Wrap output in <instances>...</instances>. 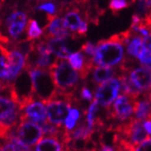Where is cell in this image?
I'll list each match as a JSON object with an SVG mask.
<instances>
[{
    "instance_id": "obj_20",
    "label": "cell",
    "mask_w": 151,
    "mask_h": 151,
    "mask_svg": "<svg viewBox=\"0 0 151 151\" xmlns=\"http://www.w3.org/2000/svg\"><path fill=\"white\" fill-rule=\"evenodd\" d=\"M86 56L81 51L75 52L68 57V62L75 70L79 72V74L84 70L86 66Z\"/></svg>"
},
{
    "instance_id": "obj_28",
    "label": "cell",
    "mask_w": 151,
    "mask_h": 151,
    "mask_svg": "<svg viewBox=\"0 0 151 151\" xmlns=\"http://www.w3.org/2000/svg\"><path fill=\"white\" fill-rule=\"evenodd\" d=\"M80 96L82 98V100H85L87 101H91L93 95L92 92L90 91V89L87 87H83L81 88V91H80Z\"/></svg>"
},
{
    "instance_id": "obj_10",
    "label": "cell",
    "mask_w": 151,
    "mask_h": 151,
    "mask_svg": "<svg viewBox=\"0 0 151 151\" xmlns=\"http://www.w3.org/2000/svg\"><path fill=\"white\" fill-rule=\"evenodd\" d=\"M48 119L46 105L42 101H33L21 111L20 121H29L36 123L39 125L46 122Z\"/></svg>"
},
{
    "instance_id": "obj_2",
    "label": "cell",
    "mask_w": 151,
    "mask_h": 151,
    "mask_svg": "<svg viewBox=\"0 0 151 151\" xmlns=\"http://www.w3.org/2000/svg\"><path fill=\"white\" fill-rule=\"evenodd\" d=\"M55 85L59 90L65 92H76L80 76L65 59L56 58L49 68Z\"/></svg>"
},
{
    "instance_id": "obj_24",
    "label": "cell",
    "mask_w": 151,
    "mask_h": 151,
    "mask_svg": "<svg viewBox=\"0 0 151 151\" xmlns=\"http://www.w3.org/2000/svg\"><path fill=\"white\" fill-rule=\"evenodd\" d=\"M35 10H40L47 13L48 15H52V16H56L57 15V5L46 2V3H41L35 7Z\"/></svg>"
},
{
    "instance_id": "obj_27",
    "label": "cell",
    "mask_w": 151,
    "mask_h": 151,
    "mask_svg": "<svg viewBox=\"0 0 151 151\" xmlns=\"http://www.w3.org/2000/svg\"><path fill=\"white\" fill-rule=\"evenodd\" d=\"M134 151H151V137L147 138L134 148Z\"/></svg>"
},
{
    "instance_id": "obj_33",
    "label": "cell",
    "mask_w": 151,
    "mask_h": 151,
    "mask_svg": "<svg viewBox=\"0 0 151 151\" xmlns=\"http://www.w3.org/2000/svg\"></svg>"
},
{
    "instance_id": "obj_4",
    "label": "cell",
    "mask_w": 151,
    "mask_h": 151,
    "mask_svg": "<svg viewBox=\"0 0 151 151\" xmlns=\"http://www.w3.org/2000/svg\"><path fill=\"white\" fill-rule=\"evenodd\" d=\"M28 21L27 11L19 10L15 7H11L4 21H2V27L7 34L6 37L9 38L12 42L28 40L26 31Z\"/></svg>"
},
{
    "instance_id": "obj_22",
    "label": "cell",
    "mask_w": 151,
    "mask_h": 151,
    "mask_svg": "<svg viewBox=\"0 0 151 151\" xmlns=\"http://www.w3.org/2000/svg\"><path fill=\"white\" fill-rule=\"evenodd\" d=\"M80 118V111L78 108H72L66 117L65 122V128L68 131H72L75 126L77 125Z\"/></svg>"
},
{
    "instance_id": "obj_29",
    "label": "cell",
    "mask_w": 151,
    "mask_h": 151,
    "mask_svg": "<svg viewBox=\"0 0 151 151\" xmlns=\"http://www.w3.org/2000/svg\"><path fill=\"white\" fill-rule=\"evenodd\" d=\"M87 32H88V22L86 20H83L82 23L80 24V26L78 28V31L77 32V35H78L79 37L83 38V37H85Z\"/></svg>"
},
{
    "instance_id": "obj_26",
    "label": "cell",
    "mask_w": 151,
    "mask_h": 151,
    "mask_svg": "<svg viewBox=\"0 0 151 151\" xmlns=\"http://www.w3.org/2000/svg\"><path fill=\"white\" fill-rule=\"evenodd\" d=\"M143 51L151 54V32L148 35L143 37Z\"/></svg>"
},
{
    "instance_id": "obj_30",
    "label": "cell",
    "mask_w": 151,
    "mask_h": 151,
    "mask_svg": "<svg viewBox=\"0 0 151 151\" xmlns=\"http://www.w3.org/2000/svg\"><path fill=\"white\" fill-rule=\"evenodd\" d=\"M144 127L148 135H151V119L144 121Z\"/></svg>"
},
{
    "instance_id": "obj_18",
    "label": "cell",
    "mask_w": 151,
    "mask_h": 151,
    "mask_svg": "<svg viewBox=\"0 0 151 151\" xmlns=\"http://www.w3.org/2000/svg\"><path fill=\"white\" fill-rule=\"evenodd\" d=\"M5 143L1 146V151H29L28 146L24 145L16 137H9L4 139Z\"/></svg>"
},
{
    "instance_id": "obj_25",
    "label": "cell",
    "mask_w": 151,
    "mask_h": 151,
    "mask_svg": "<svg viewBox=\"0 0 151 151\" xmlns=\"http://www.w3.org/2000/svg\"><path fill=\"white\" fill-rule=\"evenodd\" d=\"M96 49H97V45H95L91 42H87L85 43H83L80 47V51L85 55V56L91 59L94 58Z\"/></svg>"
},
{
    "instance_id": "obj_16",
    "label": "cell",
    "mask_w": 151,
    "mask_h": 151,
    "mask_svg": "<svg viewBox=\"0 0 151 151\" xmlns=\"http://www.w3.org/2000/svg\"><path fill=\"white\" fill-rule=\"evenodd\" d=\"M134 118L140 121L151 119V102L145 98L134 101Z\"/></svg>"
},
{
    "instance_id": "obj_15",
    "label": "cell",
    "mask_w": 151,
    "mask_h": 151,
    "mask_svg": "<svg viewBox=\"0 0 151 151\" xmlns=\"http://www.w3.org/2000/svg\"><path fill=\"white\" fill-rule=\"evenodd\" d=\"M118 74L117 71L112 67L107 66H95L92 69V82L95 84H102L111 78Z\"/></svg>"
},
{
    "instance_id": "obj_21",
    "label": "cell",
    "mask_w": 151,
    "mask_h": 151,
    "mask_svg": "<svg viewBox=\"0 0 151 151\" xmlns=\"http://www.w3.org/2000/svg\"><path fill=\"white\" fill-rule=\"evenodd\" d=\"M98 110H99V104L96 101L90 103L89 107L86 112L87 114V124L91 130H95L94 126L96 124V118H97V113Z\"/></svg>"
},
{
    "instance_id": "obj_6",
    "label": "cell",
    "mask_w": 151,
    "mask_h": 151,
    "mask_svg": "<svg viewBox=\"0 0 151 151\" xmlns=\"http://www.w3.org/2000/svg\"><path fill=\"white\" fill-rule=\"evenodd\" d=\"M42 134L43 132L41 125L31 121H20L19 124L13 128L4 139L9 138V137H16L24 145L29 147L37 144L42 139Z\"/></svg>"
},
{
    "instance_id": "obj_11",
    "label": "cell",
    "mask_w": 151,
    "mask_h": 151,
    "mask_svg": "<svg viewBox=\"0 0 151 151\" xmlns=\"http://www.w3.org/2000/svg\"><path fill=\"white\" fill-rule=\"evenodd\" d=\"M127 73L133 85L138 89V91L142 93L151 90V68L142 65Z\"/></svg>"
},
{
    "instance_id": "obj_31",
    "label": "cell",
    "mask_w": 151,
    "mask_h": 151,
    "mask_svg": "<svg viewBox=\"0 0 151 151\" xmlns=\"http://www.w3.org/2000/svg\"><path fill=\"white\" fill-rule=\"evenodd\" d=\"M45 0H38V5H39L40 3H42V2H44Z\"/></svg>"
},
{
    "instance_id": "obj_13",
    "label": "cell",
    "mask_w": 151,
    "mask_h": 151,
    "mask_svg": "<svg viewBox=\"0 0 151 151\" xmlns=\"http://www.w3.org/2000/svg\"><path fill=\"white\" fill-rule=\"evenodd\" d=\"M34 151H65V149L58 137H47L37 143Z\"/></svg>"
},
{
    "instance_id": "obj_17",
    "label": "cell",
    "mask_w": 151,
    "mask_h": 151,
    "mask_svg": "<svg viewBox=\"0 0 151 151\" xmlns=\"http://www.w3.org/2000/svg\"><path fill=\"white\" fill-rule=\"evenodd\" d=\"M126 46V52L128 55L133 58H138L143 49V37L134 33Z\"/></svg>"
},
{
    "instance_id": "obj_8",
    "label": "cell",
    "mask_w": 151,
    "mask_h": 151,
    "mask_svg": "<svg viewBox=\"0 0 151 151\" xmlns=\"http://www.w3.org/2000/svg\"><path fill=\"white\" fill-rule=\"evenodd\" d=\"M135 101L137 100H133L127 95H120L113 103V106L109 111L108 114L111 118L118 119L120 121H123V122L130 120L133 113H134Z\"/></svg>"
},
{
    "instance_id": "obj_1",
    "label": "cell",
    "mask_w": 151,
    "mask_h": 151,
    "mask_svg": "<svg viewBox=\"0 0 151 151\" xmlns=\"http://www.w3.org/2000/svg\"><path fill=\"white\" fill-rule=\"evenodd\" d=\"M134 34L131 29L119 32L106 40H101L97 43V49L93 58L97 66L111 67L123 63L124 59V46L127 45Z\"/></svg>"
},
{
    "instance_id": "obj_23",
    "label": "cell",
    "mask_w": 151,
    "mask_h": 151,
    "mask_svg": "<svg viewBox=\"0 0 151 151\" xmlns=\"http://www.w3.org/2000/svg\"><path fill=\"white\" fill-rule=\"evenodd\" d=\"M129 5L130 2H128V0H111L109 9L115 16H117L121 10L126 9Z\"/></svg>"
},
{
    "instance_id": "obj_7",
    "label": "cell",
    "mask_w": 151,
    "mask_h": 151,
    "mask_svg": "<svg viewBox=\"0 0 151 151\" xmlns=\"http://www.w3.org/2000/svg\"><path fill=\"white\" fill-rule=\"evenodd\" d=\"M120 89H122L120 79L113 78L97 87L95 90V101L100 106L109 108L110 105L119 97Z\"/></svg>"
},
{
    "instance_id": "obj_14",
    "label": "cell",
    "mask_w": 151,
    "mask_h": 151,
    "mask_svg": "<svg viewBox=\"0 0 151 151\" xmlns=\"http://www.w3.org/2000/svg\"><path fill=\"white\" fill-rule=\"evenodd\" d=\"M64 19H65V22L67 28L70 29V32L72 33L77 34L78 28L83 21L81 19V10L78 6L71 7V9L65 14Z\"/></svg>"
},
{
    "instance_id": "obj_9",
    "label": "cell",
    "mask_w": 151,
    "mask_h": 151,
    "mask_svg": "<svg viewBox=\"0 0 151 151\" xmlns=\"http://www.w3.org/2000/svg\"><path fill=\"white\" fill-rule=\"evenodd\" d=\"M44 39L49 40L52 38H65L72 36V32L68 31L64 18L60 16H52L48 15V24L43 29Z\"/></svg>"
},
{
    "instance_id": "obj_32",
    "label": "cell",
    "mask_w": 151,
    "mask_h": 151,
    "mask_svg": "<svg viewBox=\"0 0 151 151\" xmlns=\"http://www.w3.org/2000/svg\"><path fill=\"white\" fill-rule=\"evenodd\" d=\"M5 1H6V0H1V3H2V4H3V3H4V2H5Z\"/></svg>"
},
{
    "instance_id": "obj_19",
    "label": "cell",
    "mask_w": 151,
    "mask_h": 151,
    "mask_svg": "<svg viewBox=\"0 0 151 151\" xmlns=\"http://www.w3.org/2000/svg\"><path fill=\"white\" fill-rule=\"evenodd\" d=\"M27 39L29 41L39 40L43 35V29L38 25V22L34 19H29L27 25Z\"/></svg>"
},
{
    "instance_id": "obj_3",
    "label": "cell",
    "mask_w": 151,
    "mask_h": 151,
    "mask_svg": "<svg viewBox=\"0 0 151 151\" xmlns=\"http://www.w3.org/2000/svg\"><path fill=\"white\" fill-rule=\"evenodd\" d=\"M32 81L34 97L43 103L54 100L57 93V87L49 69L32 68L29 69Z\"/></svg>"
},
{
    "instance_id": "obj_12",
    "label": "cell",
    "mask_w": 151,
    "mask_h": 151,
    "mask_svg": "<svg viewBox=\"0 0 151 151\" xmlns=\"http://www.w3.org/2000/svg\"><path fill=\"white\" fill-rule=\"evenodd\" d=\"M72 36L65 37V38H52V39L47 40L49 48L52 54L55 55V57L62 58V59H68L70 55L73 54L72 49L69 47L68 44Z\"/></svg>"
},
{
    "instance_id": "obj_5",
    "label": "cell",
    "mask_w": 151,
    "mask_h": 151,
    "mask_svg": "<svg viewBox=\"0 0 151 151\" xmlns=\"http://www.w3.org/2000/svg\"><path fill=\"white\" fill-rule=\"evenodd\" d=\"M0 104H1V108H0L1 138L4 139L13 128L19 124L21 110L19 105L9 97L1 96Z\"/></svg>"
}]
</instances>
